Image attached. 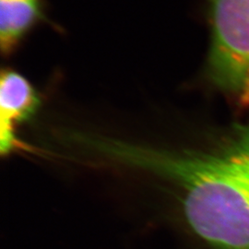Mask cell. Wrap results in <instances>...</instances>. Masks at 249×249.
<instances>
[{"instance_id":"cell-2","label":"cell","mask_w":249,"mask_h":249,"mask_svg":"<svg viewBox=\"0 0 249 249\" xmlns=\"http://www.w3.org/2000/svg\"><path fill=\"white\" fill-rule=\"evenodd\" d=\"M208 73L242 107L249 106V0H212Z\"/></svg>"},{"instance_id":"cell-3","label":"cell","mask_w":249,"mask_h":249,"mask_svg":"<svg viewBox=\"0 0 249 249\" xmlns=\"http://www.w3.org/2000/svg\"><path fill=\"white\" fill-rule=\"evenodd\" d=\"M40 107L32 84L18 72L4 70L0 79V151L9 154L21 148L15 128L29 121Z\"/></svg>"},{"instance_id":"cell-4","label":"cell","mask_w":249,"mask_h":249,"mask_svg":"<svg viewBox=\"0 0 249 249\" xmlns=\"http://www.w3.org/2000/svg\"><path fill=\"white\" fill-rule=\"evenodd\" d=\"M42 14L41 0H0V45L11 53Z\"/></svg>"},{"instance_id":"cell-1","label":"cell","mask_w":249,"mask_h":249,"mask_svg":"<svg viewBox=\"0 0 249 249\" xmlns=\"http://www.w3.org/2000/svg\"><path fill=\"white\" fill-rule=\"evenodd\" d=\"M91 150L177 183L187 225L213 249H249V125L209 152L176 153L93 139Z\"/></svg>"}]
</instances>
